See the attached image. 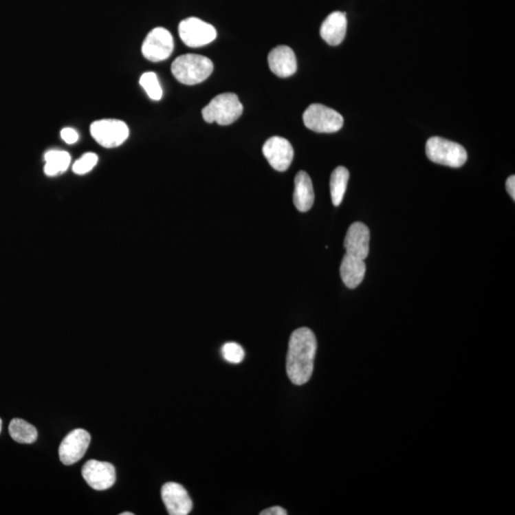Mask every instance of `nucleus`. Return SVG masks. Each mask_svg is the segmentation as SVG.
<instances>
[{
  "label": "nucleus",
  "instance_id": "nucleus-1",
  "mask_svg": "<svg viewBox=\"0 0 515 515\" xmlns=\"http://www.w3.org/2000/svg\"><path fill=\"white\" fill-rule=\"evenodd\" d=\"M317 340L309 327H300L293 331L288 342L287 372L288 378L297 386L307 384L314 369Z\"/></svg>",
  "mask_w": 515,
  "mask_h": 515
},
{
  "label": "nucleus",
  "instance_id": "nucleus-2",
  "mask_svg": "<svg viewBox=\"0 0 515 515\" xmlns=\"http://www.w3.org/2000/svg\"><path fill=\"white\" fill-rule=\"evenodd\" d=\"M213 70L214 65L211 59L195 54L177 56L171 66L175 78L186 85L203 83L210 76Z\"/></svg>",
  "mask_w": 515,
  "mask_h": 515
},
{
  "label": "nucleus",
  "instance_id": "nucleus-3",
  "mask_svg": "<svg viewBox=\"0 0 515 515\" xmlns=\"http://www.w3.org/2000/svg\"><path fill=\"white\" fill-rule=\"evenodd\" d=\"M243 111V106L236 94L224 93L216 96L201 113L206 122L230 125L241 117Z\"/></svg>",
  "mask_w": 515,
  "mask_h": 515
},
{
  "label": "nucleus",
  "instance_id": "nucleus-4",
  "mask_svg": "<svg viewBox=\"0 0 515 515\" xmlns=\"http://www.w3.org/2000/svg\"><path fill=\"white\" fill-rule=\"evenodd\" d=\"M426 154L431 162L452 168L463 166L468 160L467 151L462 145L439 137L428 140Z\"/></svg>",
  "mask_w": 515,
  "mask_h": 515
},
{
  "label": "nucleus",
  "instance_id": "nucleus-5",
  "mask_svg": "<svg viewBox=\"0 0 515 515\" xmlns=\"http://www.w3.org/2000/svg\"><path fill=\"white\" fill-rule=\"evenodd\" d=\"M303 120L305 127L316 133L338 132L344 125V118L337 111L314 103L305 111Z\"/></svg>",
  "mask_w": 515,
  "mask_h": 515
},
{
  "label": "nucleus",
  "instance_id": "nucleus-6",
  "mask_svg": "<svg viewBox=\"0 0 515 515\" xmlns=\"http://www.w3.org/2000/svg\"><path fill=\"white\" fill-rule=\"evenodd\" d=\"M90 131L94 140L105 148L120 146L129 137L127 123L118 120H97L91 125Z\"/></svg>",
  "mask_w": 515,
  "mask_h": 515
},
{
  "label": "nucleus",
  "instance_id": "nucleus-7",
  "mask_svg": "<svg viewBox=\"0 0 515 515\" xmlns=\"http://www.w3.org/2000/svg\"><path fill=\"white\" fill-rule=\"evenodd\" d=\"M179 34L184 44L192 48L207 45L217 38L216 29L198 17L184 19L179 23Z\"/></svg>",
  "mask_w": 515,
  "mask_h": 515
},
{
  "label": "nucleus",
  "instance_id": "nucleus-8",
  "mask_svg": "<svg viewBox=\"0 0 515 515\" xmlns=\"http://www.w3.org/2000/svg\"><path fill=\"white\" fill-rule=\"evenodd\" d=\"M174 50V39L168 30L157 27L147 34L142 44V55L152 63L165 61Z\"/></svg>",
  "mask_w": 515,
  "mask_h": 515
},
{
  "label": "nucleus",
  "instance_id": "nucleus-9",
  "mask_svg": "<svg viewBox=\"0 0 515 515\" xmlns=\"http://www.w3.org/2000/svg\"><path fill=\"white\" fill-rule=\"evenodd\" d=\"M91 435L83 428H76L65 436L59 446L58 454L63 464H76L85 457L90 445Z\"/></svg>",
  "mask_w": 515,
  "mask_h": 515
},
{
  "label": "nucleus",
  "instance_id": "nucleus-10",
  "mask_svg": "<svg viewBox=\"0 0 515 515\" xmlns=\"http://www.w3.org/2000/svg\"><path fill=\"white\" fill-rule=\"evenodd\" d=\"M263 153L271 167L279 172L287 171L294 157L292 144L281 137H272L266 140Z\"/></svg>",
  "mask_w": 515,
  "mask_h": 515
},
{
  "label": "nucleus",
  "instance_id": "nucleus-11",
  "mask_svg": "<svg viewBox=\"0 0 515 515\" xmlns=\"http://www.w3.org/2000/svg\"><path fill=\"white\" fill-rule=\"evenodd\" d=\"M81 473L89 486L96 490L110 489L116 482V469L110 463L89 460Z\"/></svg>",
  "mask_w": 515,
  "mask_h": 515
},
{
  "label": "nucleus",
  "instance_id": "nucleus-12",
  "mask_svg": "<svg viewBox=\"0 0 515 515\" xmlns=\"http://www.w3.org/2000/svg\"><path fill=\"white\" fill-rule=\"evenodd\" d=\"M162 498L170 515H187L190 514L193 507L188 492L177 483L164 484L162 489Z\"/></svg>",
  "mask_w": 515,
  "mask_h": 515
},
{
  "label": "nucleus",
  "instance_id": "nucleus-13",
  "mask_svg": "<svg viewBox=\"0 0 515 515\" xmlns=\"http://www.w3.org/2000/svg\"><path fill=\"white\" fill-rule=\"evenodd\" d=\"M369 241H371V232L368 226L363 223H352L347 230L344 241L347 254L364 261L366 260L369 253Z\"/></svg>",
  "mask_w": 515,
  "mask_h": 515
},
{
  "label": "nucleus",
  "instance_id": "nucleus-14",
  "mask_svg": "<svg viewBox=\"0 0 515 515\" xmlns=\"http://www.w3.org/2000/svg\"><path fill=\"white\" fill-rule=\"evenodd\" d=\"M271 72L280 78H288L297 71V59L290 47L281 45L271 50L268 55Z\"/></svg>",
  "mask_w": 515,
  "mask_h": 515
},
{
  "label": "nucleus",
  "instance_id": "nucleus-15",
  "mask_svg": "<svg viewBox=\"0 0 515 515\" xmlns=\"http://www.w3.org/2000/svg\"><path fill=\"white\" fill-rule=\"evenodd\" d=\"M347 27L346 14L333 12L322 22L320 34L325 43L331 46H337L346 38Z\"/></svg>",
  "mask_w": 515,
  "mask_h": 515
},
{
  "label": "nucleus",
  "instance_id": "nucleus-16",
  "mask_svg": "<svg viewBox=\"0 0 515 515\" xmlns=\"http://www.w3.org/2000/svg\"><path fill=\"white\" fill-rule=\"evenodd\" d=\"M366 263L362 259L353 257L347 253L342 258L340 274L342 282L351 289H354L361 285L366 275Z\"/></svg>",
  "mask_w": 515,
  "mask_h": 515
},
{
  "label": "nucleus",
  "instance_id": "nucleus-17",
  "mask_svg": "<svg viewBox=\"0 0 515 515\" xmlns=\"http://www.w3.org/2000/svg\"><path fill=\"white\" fill-rule=\"evenodd\" d=\"M294 182V206L300 212H307L312 208L315 199L311 179L307 172L300 171L296 175Z\"/></svg>",
  "mask_w": 515,
  "mask_h": 515
},
{
  "label": "nucleus",
  "instance_id": "nucleus-18",
  "mask_svg": "<svg viewBox=\"0 0 515 515\" xmlns=\"http://www.w3.org/2000/svg\"><path fill=\"white\" fill-rule=\"evenodd\" d=\"M45 166L44 172L47 176L55 177L63 173L71 164V157L67 152L59 150H50L44 156Z\"/></svg>",
  "mask_w": 515,
  "mask_h": 515
},
{
  "label": "nucleus",
  "instance_id": "nucleus-19",
  "mask_svg": "<svg viewBox=\"0 0 515 515\" xmlns=\"http://www.w3.org/2000/svg\"><path fill=\"white\" fill-rule=\"evenodd\" d=\"M349 179V172L346 167H337L332 172L331 177H330V194H331L332 203L335 206H339L342 204L344 194H346Z\"/></svg>",
  "mask_w": 515,
  "mask_h": 515
},
{
  "label": "nucleus",
  "instance_id": "nucleus-20",
  "mask_svg": "<svg viewBox=\"0 0 515 515\" xmlns=\"http://www.w3.org/2000/svg\"><path fill=\"white\" fill-rule=\"evenodd\" d=\"M11 437L17 443H33L38 439V430L23 419H13L9 425Z\"/></svg>",
  "mask_w": 515,
  "mask_h": 515
},
{
  "label": "nucleus",
  "instance_id": "nucleus-21",
  "mask_svg": "<svg viewBox=\"0 0 515 515\" xmlns=\"http://www.w3.org/2000/svg\"><path fill=\"white\" fill-rule=\"evenodd\" d=\"M140 85L144 89L148 97L153 100H160L162 98V89L159 78L154 72H146L140 76Z\"/></svg>",
  "mask_w": 515,
  "mask_h": 515
},
{
  "label": "nucleus",
  "instance_id": "nucleus-22",
  "mask_svg": "<svg viewBox=\"0 0 515 515\" xmlns=\"http://www.w3.org/2000/svg\"><path fill=\"white\" fill-rule=\"evenodd\" d=\"M223 359L228 363L238 364L241 363L245 358V351L243 347L237 342H226L221 349Z\"/></svg>",
  "mask_w": 515,
  "mask_h": 515
},
{
  "label": "nucleus",
  "instance_id": "nucleus-23",
  "mask_svg": "<svg viewBox=\"0 0 515 515\" xmlns=\"http://www.w3.org/2000/svg\"><path fill=\"white\" fill-rule=\"evenodd\" d=\"M98 160L97 155L94 153H87L73 164V171L78 175L88 173L97 165Z\"/></svg>",
  "mask_w": 515,
  "mask_h": 515
},
{
  "label": "nucleus",
  "instance_id": "nucleus-24",
  "mask_svg": "<svg viewBox=\"0 0 515 515\" xmlns=\"http://www.w3.org/2000/svg\"><path fill=\"white\" fill-rule=\"evenodd\" d=\"M61 139L68 144H76L78 140V134L73 128H63L61 132Z\"/></svg>",
  "mask_w": 515,
  "mask_h": 515
},
{
  "label": "nucleus",
  "instance_id": "nucleus-25",
  "mask_svg": "<svg viewBox=\"0 0 515 515\" xmlns=\"http://www.w3.org/2000/svg\"><path fill=\"white\" fill-rule=\"evenodd\" d=\"M261 515H287V512L282 507L275 506L266 509L260 514Z\"/></svg>",
  "mask_w": 515,
  "mask_h": 515
},
{
  "label": "nucleus",
  "instance_id": "nucleus-26",
  "mask_svg": "<svg viewBox=\"0 0 515 515\" xmlns=\"http://www.w3.org/2000/svg\"><path fill=\"white\" fill-rule=\"evenodd\" d=\"M506 188L507 193L512 197V199H515V177L514 175L509 177L506 182Z\"/></svg>",
  "mask_w": 515,
  "mask_h": 515
},
{
  "label": "nucleus",
  "instance_id": "nucleus-27",
  "mask_svg": "<svg viewBox=\"0 0 515 515\" xmlns=\"http://www.w3.org/2000/svg\"><path fill=\"white\" fill-rule=\"evenodd\" d=\"M120 515H134V514L133 512H122Z\"/></svg>",
  "mask_w": 515,
  "mask_h": 515
},
{
  "label": "nucleus",
  "instance_id": "nucleus-28",
  "mask_svg": "<svg viewBox=\"0 0 515 515\" xmlns=\"http://www.w3.org/2000/svg\"><path fill=\"white\" fill-rule=\"evenodd\" d=\"M1 430H2V420L1 419H0V433H1Z\"/></svg>",
  "mask_w": 515,
  "mask_h": 515
}]
</instances>
